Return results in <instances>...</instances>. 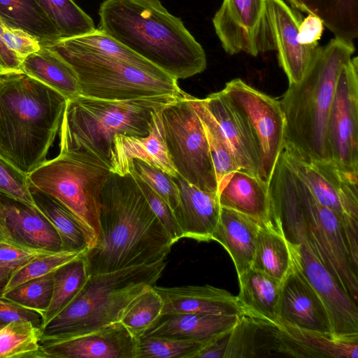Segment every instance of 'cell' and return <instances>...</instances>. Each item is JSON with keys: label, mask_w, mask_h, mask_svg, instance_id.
Masks as SVG:
<instances>
[{"label": "cell", "mask_w": 358, "mask_h": 358, "mask_svg": "<svg viewBox=\"0 0 358 358\" xmlns=\"http://www.w3.org/2000/svg\"><path fill=\"white\" fill-rule=\"evenodd\" d=\"M271 218L289 241H303L358 302V222L321 205L294 171L282 151L268 182Z\"/></svg>", "instance_id": "obj_1"}, {"label": "cell", "mask_w": 358, "mask_h": 358, "mask_svg": "<svg viewBox=\"0 0 358 358\" xmlns=\"http://www.w3.org/2000/svg\"><path fill=\"white\" fill-rule=\"evenodd\" d=\"M100 231L83 254L89 275L165 260L173 245L131 173H111L101 194Z\"/></svg>", "instance_id": "obj_2"}, {"label": "cell", "mask_w": 358, "mask_h": 358, "mask_svg": "<svg viewBox=\"0 0 358 358\" xmlns=\"http://www.w3.org/2000/svg\"><path fill=\"white\" fill-rule=\"evenodd\" d=\"M99 28L176 80L203 72L201 45L159 0H105Z\"/></svg>", "instance_id": "obj_3"}, {"label": "cell", "mask_w": 358, "mask_h": 358, "mask_svg": "<svg viewBox=\"0 0 358 358\" xmlns=\"http://www.w3.org/2000/svg\"><path fill=\"white\" fill-rule=\"evenodd\" d=\"M66 99L24 73L0 76V155L25 175L45 162Z\"/></svg>", "instance_id": "obj_4"}, {"label": "cell", "mask_w": 358, "mask_h": 358, "mask_svg": "<svg viewBox=\"0 0 358 358\" xmlns=\"http://www.w3.org/2000/svg\"><path fill=\"white\" fill-rule=\"evenodd\" d=\"M353 43L336 38L321 46L303 78L279 101L285 121V149L306 160L330 161L327 146L328 117L343 66Z\"/></svg>", "instance_id": "obj_5"}, {"label": "cell", "mask_w": 358, "mask_h": 358, "mask_svg": "<svg viewBox=\"0 0 358 358\" xmlns=\"http://www.w3.org/2000/svg\"><path fill=\"white\" fill-rule=\"evenodd\" d=\"M165 266L162 260L90 275L73 301L41 327V340L80 336L120 322L135 299L156 285Z\"/></svg>", "instance_id": "obj_6"}, {"label": "cell", "mask_w": 358, "mask_h": 358, "mask_svg": "<svg viewBox=\"0 0 358 358\" xmlns=\"http://www.w3.org/2000/svg\"><path fill=\"white\" fill-rule=\"evenodd\" d=\"M182 96L105 100L80 95L69 99L59 131V152L85 150L109 163L116 135L148 136L152 113Z\"/></svg>", "instance_id": "obj_7"}, {"label": "cell", "mask_w": 358, "mask_h": 358, "mask_svg": "<svg viewBox=\"0 0 358 358\" xmlns=\"http://www.w3.org/2000/svg\"><path fill=\"white\" fill-rule=\"evenodd\" d=\"M111 173L107 161L78 150L59 152L27 178L29 185L52 196L73 215L90 248L99 234L101 194Z\"/></svg>", "instance_id": "obj_8"}, {"label": "cell", "mask_w": 358, "mask_h": 358, "mask_svg": "<svg viewBox=\"0 0 358 358\" xmlns=\"http://www.w3.org/2000/svg\"><path fill=\"white\" fill-rule=\"evenodd\" d=\"M76 71L80 95L105 100H127L159 95L181 96L178 80L143 71L124 60L73 48L60 39L41 42Z\"/></svg>", "instance_id": "obj_9"}, {"label": "cell", "mask_w": 358, "mask_h": 358, "mask_svg": "<svg viewBox=\"0 0 358 358\" xmlns=\"http://www.w3.org/2000/svg\"><path fill=\"white\" fill-rule=\"evenodd\" d=\"M164 138L178 174L201 190L218 191V184L202 122L182 96L162 111Z\"/></svg>", "instance_id": "obj_10"}, {"label": "cell", "mask_w": 358, "mask_h": 358, "mask_svg": "<svg viewBox=\"0 0 358 358\" xmlns=\"http://www.w3.org/2000/svg\"><path fill=\"white\" fill-rule=\"evenodd\" d=\"M221 92L251 137L258 158V177L268 183L285 145V121L280 101L240 78L227 83Z\"/></svg>", "instance_id": "obj_11"}, {"label": "cell", "mask_w": 358, "mask_h": 358, "mask_svg": "<svg viewBox=\"0 0 358 358\" xmlns=\"http://www.w3.org/2000/svg\"><path fill=\"white\" fill-rule=\"evenodd\" d=\"M268 0H223L213 18L215 33L230 55L257 57L275 50L270 25Z\"/></svg>", "instance_id": "obj_12"}, {"label": "cell", "mask_w": 358, "mask_h": 358, "mask_svg": "<svg viewBox=\"0 0 358 358\" xmlns=\"http://www.w3.org/2000/svg\"><path fill=\"white\" fill-rule=\"evenodd\" d=\"M329 160L358 175V59H351L338 76L327 127Z\"/></svg>", "instance_id": "obj_13"}, {"label": "cell", "mask_w": 358, "mask_h": 358, "mask_svg": "<svg viewBox=\"0 0 358 358\" xmlns=\"http://www.w3.org/2000/svg\"><path fill=\"white\" fill-rule=\"evenodd\" d=\"M282 152L321 205L343 219L358 222V175L343 171L331 161L306 160L285 148Z\"/></svg>", "instance_id": "obj_14"}, {"label": "cell", "mask_w": 358, "mask_h": 358, "mask_svg": "<svg viewBox=\"0 0 358 358\" xmlns=\"http://www.w3.org/2000/svg\"><path fill=\"white\" fill-rule=\"evenodd\" d=\"M289 242L291 251L301 269L327 308L332 332L341 335H358V303L350 296L303 241L296 239Z\"/></svg>", "instance_id": "obj_15"}, {"label": "cell", "mask_w": 358, "mask_h": 358, "mask_svg": "<svg viewBox=\"0 0 358 358\" xmlns=\"http://www.w3.org/2000/svg\"><path fill=\"white\" fill-rule=\"evenodd\" d=\"M138 339L121 322L62 339L41 340L43 358H137Z\"/></svg>", "instance_id": "obj_16"}, {"label": "cell", "mask_w": 358, "mask_h": 358, "mask_svg": "<svg viewBox=\"0 0 358 358\" xmlns=\"http://www.w3.org/2000/svg\"><path fill=\"white\" fill-rule=\"evenodd\" d=\"M291 253L292 266L281 281L278 324L332 332L328 312L322 299L306 278L292 251Z\"/></svg>", "instance_id": "obj_17"}, {"label": "cell", "mask_w": 358, "mask_h": 358, "mask_svg": "<svg viewBox=\"0 0 358 358\" xmlns=\"http://www.w3.org/2000/svg\"><path fill=\"white\" fill-rule=\"evenodd\" d=\"M268 17L279 65L289 84L297 83L305 76L320 45H304L298 41L299 27L303 20L301 13L282 0H268Z\"/></svg>", "instance_id": "obj_18"}, {"label": "cell", "mask_w": 358, "mask_h": 358, "mask_svg": "<svg viewBox=\"0 0 358 358\" xmlns=\"http://www.w3.org/2000/svg\"><path fill=\"white\" fill-rule=\"evenodd\" d=\"M0 232L5 239L52 252L63 250L61 238L36 206L0 192Z\"/></svg>", "instance_id": "obj_19"}, {"label": "cell", "mask_w": 358, "mask_h": 358, "mask_svg": "<svg viewBox=\"0 0 358 358\" xmlns=\"http://www.w3.org/2000/svg\"><path fill=\"white\" fill-rule=\"evenodd\" d=\"M274 349L295 357L358 358V335H341L279 323L271 329Z\"/></svg>", "instance_id": "obj_20"}, {"label": "cell", "mask_w": 358, "mask_h": 358, "mask_svg": "<svg viewBox=\"0 0 358 358\" xmlns=\"http://www.w3.org/2000/svg\"><path fill=\"white\" fill-rule=\"evenodd\" d=\"M163 108L152 113L148 136L117 134L115 136L109 157L113 173L120 176L130 173L133 159H137L161 169L172 178L177 176L164 138L162 119Z\"/></svg>", "instance_id": "obj_21"}, {"label": "cell", "mask_w": 358, "mask_h": 358, "mask_svg": "<svg viewBox=\"0 0 358 358\" xmlns=\"http://www.w3.org/2000/svg\"><path fill=\"white\" fill-rule=\"evenodd\" d=\"M173 178L180 193V203L173 213L182 237L211 241L221 210L217 193L201 190L179 174Z\"/></svg>", "instance_id": "obj_22"}, {"label": "cell", "mask_w": 358, "mask_h": 358, "mask_svg": "<svg viewBox=\"0 0 358 358\" xmlns=\"http://www.w3.org/2000/svg\"><path fill=\"white\" fill-rule=\"evenodd\" d=\"M163 301L162 315L176 313L245 315L236 296L205 285L164 287L154 286Z\"/></svg>", "instance_id": "obj_23"}, {"label": "cell", "mask_w": 358, "mask_h": 358, "mask_svg": "<svg viewBox=\"0 0 358 358\" xmlns=\"http://www.w3.org/2000/svg\"><path fill=\"white\" fill-rule=\"evenodd\" d=\"M222 208L250 216L261 223L271 219L268 183L259 177L238 169L224 177L218 185Z\"/></svg>", "instance_id": "obj_24"}, {"label": "cell", "mask_w": 358, "mask_h": 358, "mask_svg": "<svg viewBox=\"0 0 358 358\" xmlns=\"http://www.w3.org/2000/svg\"><path fill=\"white\" fill-rule=\"evenodd\" d=\"M238 317L236 315L196 313L164 314L144 335L208 343L231 330Z\"/></svg>", "instance_id": "obj_25"}, {"label": "cell", "mask_w": 358, "mask_h": 358, "mask_svg": "<svg viewBox=\"0 0 358 358\" xmlns=\"http://www.w3.org/2000/svg\"><path fill=\"white\" fill-rule=\"evenodd\" d=\"M260 224L250 216L221 207L211 240L220 243L227 251L238 276L252 267Z\"/></svg>", "instance_id": "obj_26"}, {"label": "cell", "mask_w": 358, "mask_h": 358, "mask_svg": "<svg viewBox=\"0 0 358 358\" xmlns=\"http://www.w3.org/2000/svg\"><path fill=\"white\" fill-rule=\"evenodd\" d=\"M219 125L241 169L257 176L258 158L246 127L221 91L203 99Z\"/></svg>", "instance_id": "obj_27"}, {"label": "cell", "mask_w": 358, "mask_h": 358, "mask_svg": "<svg viewBox=\"0 0 358 358\" xmlns=\"http://www.w3.org/2000/svg\"><path fill=\"white\" fill-rule=\"evenodd\" d=\"M237 301L245 316L276 327L281 282L250 268L238 276Z\"/></svg>", "instance_id": "obj_28"}, {"label": "cell", "mask_w": 358, "mask_h": 358, "mask_svg": "<svg viewBox=\"0 0 358 358\" xmlns=\"http://www.w3.org/2000/svg\"><path fill=\"white\" fill-rule=\"evenodd\" d=\"M22 71L55 90L66 100L80 95L74 69L58 54L43 45L39 50L23 59Z\"/></svg>", "instance_id": "obj_29"}, {"label": "cell", "mask_w": 358, "mask_h": 358, "mask_svg": "<svg viewBox=\"0 0 358 358\" xmlns=\"http://www.w3.org/2000/svg\"><path fill=\"white\" fill-rule=\"evenodd\" d=\"M292 264L290 242L280 224L272 218L260 224L252 265L277 280L282 281Z\"/></svg>", "instance_id": "obj_30"}, {"label": "cell", "mask_w": 358, "mask_h": 358, "mask_svg": "<svg viewBox=\"0 0 358 358\" xmlns=\"http://www.w3.org/2000/svg\"><path fill=\"white\" fill-rule=\"evenodd\" d=\"M292 8L319 17L334 38L353 43L358 36V0H287Z\"/></svg>", "instance_id": "obj_31"}, {"label": "cell", "mask_w": 358, "mask_h": 358, "mask_svg": "<svg viewBox=\"0 0 358 358\" xmlns=\"http://www.w3.org/2000/svg\"><path fill=\"white\" fill-rule=\"evenodd\" d=\"M0 20L7 27L22 30L41 42L61 39L36 0H0Z\"/></svg>", "instance_id": "obj_32"}, {"label": "cell", "mask_w": 358, "mask_h": 358, "mask_svg": "<svg viewBox=\"0 0 358 358\" xmlns=\"http://www.w3.org/2000/svg\"><path fill=\"white\" fill-rule=\"evenodd\" d=\"M29 189L36 207L57 231L63 250L84 253L88 245L80 225L73 215L52 196L31 185Z\"/></svg>", "instance_id": "obj_33"}, {"label": "cell", "mask_w": 358, "mask_h": 358, "mask_svg": "<svg viewBox=\"0 0 358 358\" xmlns=\"http://www.w3.org/2000/svg\"><path fill=\"white\" fill-rule=\"evenodd\" d=\"M89 275L83 255L53 272L52 297L43 315L42 327L73 301L85 285Z\"/></svg>", "instance_id": "obj_34"}, {"label": "cell", "mask_w": 358, "mask_h": 358, "mask_svg": "<svg viewBox=\"0 0 358 358\" xmlns=\"http://www.w3.org/2000/svg\"><path fill=\"white\" fill-rule=\"evenodd\" d=\"M185 96L199 117L208 140L217 184L229 173L241 169L230 145L203 99L187 93Z\"/></svg>", "instance_id": "obj_35"}, {"label": "cell", "mask_w": 358, "mask_h": 358, "mask_svg": "<svg viewBox=\"0 0 358 358\" xmlns=\"http://www.w3.org/2000/svg\"><path fill=\"white\" fill-rule=\"evenodd\" d=\"M62 40L77 49L117 58L152 74L168 75L100 29L81 36Z\"/></svg>", "instance_id": "obj_36"}, {"label": "cell", "mask_w": 358, "mask_h": 358, "mask_svg": "<svg viewBox=\"0 0 358 358\" xmlns=\"http://www.w3.org/2000/svg\"><path fill=\"white\" fill-rule=\"evenodd\" d=\"M59 31L61 39L88 34L96 29L92 19L73 0H36Z\"/></svg>", "instance_id": "obj_37"}, {"label": "cell", "mask_w": 358, "mask_h": 358, "mask_svg": "<svg viewBox=\"0 0 358 358\" xmlns=\"http://www.w3.org/2000/svg\"><path fill=\"white\" fill-rule=\"evenodd\" d=\"M41 328L31 322H13L0 329V358H43Z\"/></svg>", "instance_id": "obj_38"}, {"label": "cell", "mask_w": 358, "mask_h": 358, "mask_svg": "<svg viewBox=\"0 0 358 358\" xmlns=\"http://www.w3.org/2000/svg\"><path fill=\"white\" fill-rule=\"evenodd\" d=\"M162 308L163 301L152 286L135 299L120 322L138 339L157 323L162 315Z\"/></svg>", "instance_id": "obj_39"}, {"label": "cell", "mask_w": 358, "mask_h": 358, "mask_svg": "<svg viewBox=\"0 0 358 358\" xmlns=\"http://www.w3.org/2000/svg\"><path fill=\"white\" fill-rule=\"evenodd\" d=\"M84 253L62 250L41 255L26 264L15 268L1 289L2 295L30 280L54 272L64 264Z\"/></svg>", "instance_id": "obj_40"}, {"label": "cell", "mask_w": 358, "mask_h": 358, "mask_svg": "<svg viewBox=\"0 0 358 358\" xmlns=\"http://www.w3.org/2000/svg\"><path fill=\"white\" fill-rule=\"evenodd\" d=\"M206 344L192 340L143 335L138 341L137 358H193Z\"/></svg>", "instance_id": "obj_41"}, {"label": "cell", "mask_w": 358, "mask_h": 358, "mask_svg": "<svg viewBox=\"0 0 358 358\" xmlns=\"http://www.w3.org/2000/svg\"><path fill=\"white\" fill-rule=\"evenodd\" d=\"M52 287L53 272L24 282L0 297L43 315L51 300Z\"/></svg>", "instance_id": "obj_42"}, {"label": "cell", "mask_w": 358, "mask_h": 358, "mask_svg": "<svg viewBox=\"0 0 358 358\" xmlns=\"http://www.w3.org/2000/svg\"><path fill=\"white\" fill-rule=\"evenodd\" d=\"M266 325L249 317L239 316L229 333L224 358L257 357L258 335Z\"/></svg>", "instance_id": "obj_43"}, {"label": "cell", "mask_w": 358, "mask_h": 358, "mask_svg": "<svg viewBox=\"0 0 358 358\" xmlns=\"http://www.w3.org/2000/svg\"><path fill=\"white\" fill-rule=\"evenodd\" d=\"M131 173L138 176L160 196L174 210L180 203L178 187L171 176L145 162L134 159Z\"/></svg>", "instance_id": "obj_44"}, {"label": "cell", "mask_w": 358, "mask_h": 358, "mask_svg": "<svg viewBox=\"0 0 358 358\" xmlns=\"http://www.w3.org/2000/svg\"><path fill=\"white\" fill-rule=\"evenodd\" d=\"M143 192L150 208L158 218L173 244L182 237V231L169 205L138 176L130 172Z\"/></svg>", "instance_id": "obj_45"}, {"label": "cell", "mask_w": 358, "mask_h": 358, "mask_svg": "<svg viewBox=\"0 0 358 358\" xmlns=\"http://www.w3.org/2000/svg\"><path fill=\"white\" fill-rule=\"evenodd\" d=\"M0 192L35 206L27 176L0 155Z\"/></svg>", "instance_id": "obj_46"}, {"label": "cell", "mask_w": 358, "mask_h": 358, "mask_svg": "<svg viewBox=\"0 0 358 358\" xmlns=\"http://www.w3.org/2000/svg\"><path fill=\"white\" fill-rule=\"evenodd\" d=\"M52 252L8 241H0V266L15 269L37 257Z\"/></svg>", "instance_id": "obj_47"}, {"label": "cell", "mask_w": 358, "mask_h": 358, "mask_svg": "<svg viewBox=\"0 0 358 358\" xmlns=\"http://www.w3.org/2000/svg\"><path fill=\"white\" fill-rule=\"evenodd\" d=\"M2 38L8 49L21 61L41 48V41L18 29L7 27L3 23Z\"/></svg>", "instance_id": "obj_48"}, {"label": "cell", "mask_w": 358, "mask_h": 358, "mask_svg": "<svg viewBox=\"0 0 358 358\" xmlns=\"http://www.w3.org/2000/svg\"><path fill=\"white\" fill-rule=\"evenodd\" d=\"M31 322L41 327L43 315L10 301L0 297V329L13 322Z\"/></svg>", "instance_id": "obj_49"}, {"label": "cell", "mask_w": 358, "mask_h": 358, "mask_svg": "<svg viewBox=\"0 0 358 358\" xmlns=\"http://www.w3.org/2000/svg\"><path fill=\"white\" fill-rule=\"evenodd\" d=\"M324 30L322 21L317 17L308 14L301 22L297 39L299 43L309 45L318 43Z\"/></svg>", "instance_id": "obj_50"}, {"label": "cell", "mask_w": 358, "mask_h": 358, "mask_svg": "<svg viewBox=\"0 0 358 358\" xmlns=\"http://www.w3.org/2000/svg\"><path fill=\"white\" fill-rule=\"evenodd\" d=\"M3 22L0 20V76L9 73H22V62L6 45L2 38Z\"/></svg>", "instance_id": "obj_51"}, {"label": "cell", "mask_w": 358, "mask_h": 358, "mask_svg": "<svg viewBox=\"0 0 358 358\" xmlns=\"http://www.w3.org/2000/svg\"><path fill=\"white\" fill-rule=\"evenodd\" d=\"M230 331L206 344L193 358H224Z\"/></svg>", "instance_id": "obj_52"}, {"label": "cell", "mask_w": 358, "mask_h": 358, "mask_svg": "<svg viewBox=\"0 0 358 358\" xmlns=\"http://www.w3.org/2000/svg\"><path fill=\"white\" fill-rule=\"evenodd\" d=\"M15 269L6 266H0V283L6 281L11 273Z\"/></svg>", "instance_id": "obj_53"}, {"label": "cell", "mask_w": 358, "mask_h": 358, "mask_svg": "<svg viewBox=\"0 0 358 358\" xmlns=\"http://www.w3.org/2000/svg\"><path fill=\"white\" fill-rule=\"evenodd\" d=\"M6 241V240L5 239L3 236L0 232V241Z\"/></svg>", "instance_id": "obj_54"}]
</instances>
